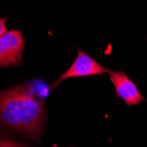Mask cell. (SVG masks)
<instances>
[{
    "label": "cell",
    "instance_id": "cell-3",
    "mask_svg": "<svg viewBox=\"0 0 147 147\" xmlns=\"http://www.w3.org/2000/svg\"><path fill=\"white\" fill-rule=\"evenodd\" d=\"M78 55L72 64L64 71L56 81L51 85V89H54L59 86V85L69 78L88 77L94 75H101L104 73H109L111 70L106 68L105 66L100 64L92 57L88 56L86 52L77 48Z\"/></svg>",
    "mask_w": 147,
    "mask_h": 147
},
{
    "label": "cell",
    "instance_id": "cell-7",
    "mask_svg": "<svg viewBox=\"0 0 147 147\" xmlns=\"http://www.w3.org/2000/svg\"></svg>",
    "mask_w": 147,
    "mask_h": 147
},
{
    "label": "cell",
    "instance_id": "cell-6",
    "mask_svg": "<svg viewBox=\"0 0 147 147\" xmlns=\"http://www.w3.org/2000/svg\"><path fill=\"white\" fill-rule=\"evenodd\" d=\"M5 21H6V18L0 19V36L3 35L5 33L8 31L7 28L5 26Z\"/></svg>",
    "mask_w": 147,
    "mask_h": 147
},
{
    "label": "cell",
    "instance_id": "cell-2",
    "mask_svg": "<svg viewBox=\"0 0 147 147\" xmlns=\"http://www.w3.org/2000/svg\"><path fill=\"white\" fill-rule=\"evenodd\" d=\"M25 48L22 32L20 30H8L0 36V68L17 67L23 64Z\"/></svg>",
    "mask_w": 147,
    "mask_h": 147
},
{
    "label": "cell",
    "instance_id": "cell-4",
    "mask_svg": "<svg viewBox=\"0 0 147 147\" xmlns=\"http://www.w3.org/2000/svg\"><path fill=\"white\" fill-rule=\"evenodd\" d=\"M109 75L111 83L115 88L116 95L123 99L126 105L135 106L144 99L138 90L137 86L123 71H110Z\"/></svg>",
    "mask_w": 147,
    "mask_h": 147
},
{
    "label": "cell",
    "instance_id": "cell-5",
    "mask_svg": "<svg viewBox=\"0 0 147 147\" xmlns=\"http://www.w3.org/2000/svg\"><path fill=\"white\" fill-rule=\"evenodd\" d=\"M0 147H31L28 144L14 141L10 138H0Z\"/></svg>",
    "mask_w": 147,
    "mask_h": 147
},
{
    "label": "cell",
    "instance_id": "cell-1",
    "mask_svg": "<svg viewBox=\"0 0 147 147\" xmlns=\"http://www.w3.org/2000/svg\"><path fill=\"white\" fill-rule=\"evenodd\" d=\"M47 115L44 99L30 83L0 90V129L39 141Z\"/></svg>",
    "mask_w": 147,
    "mask_h": 147
}]
</instances>
